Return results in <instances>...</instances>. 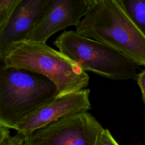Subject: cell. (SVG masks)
<instances>
[{
	"label": "cell",
	"instance_id": "cell-1",
	"mask_svg": "<svg viewBox=\"0 0 145 145\" xmlns=\"http://www.w3.org/2000/svg\"><path fill=\"white\" fill-rule=\"evenodd\" d=\"M76 32L114 49L145 66V36L118 0H92Z\"/></svg>",
	"mask_w": 145,
	"mask_h": 145
},
{
	"label": "cell",
	"instance_id": "cell-2",
	"mask_svg": "<svg viewBox=\"0 0 145 145\" xmlns=\"http://www.w3.org/2000/svg\"><path fill=\"white\" fill-rule=\"evenodd\" d=\"M0 60L3 67L21 68L45 76L56 85L58 96L85 89L88 85L89 75L77 63L46 43L14 42Z\"/></svg>",
	"mask_w": 145,
	"mask_h": 145
},
{
	"label": "cell",
	"instance_id": "cell-3",
	"mask_svg": "<svg viewBox=\"0 0 145 145\" xmlns=\"http://www.w3.org/2000/svg\"><path fill=\"white\" fill-rule=\"evenodd\" d=\"M58 95L56 85L45 76L21 68L1 66L0 126L14 129Z\"/></svg>",
	"mask_w": 145,
	"mask_h": 145
},
{
	"label": "cell",
	"instance_id": "cell-4",
	"mask_svg": "<svg viewBox=\"0 0 145 145\" xmlns=\"http://www.w3.org/2000/svg\"><path fill=\"white\" fill-rule=\"evenodd\" d=\"M59 51L84 70L112 80H137L139 65L121 52L74 31H65L53 41Z\"/></svg>",
	"mask_w": 145,
	"mask_h": 145
},
{
	"label": "cell",
	"instance_id": "cell-5",
	"mask_svg": "<svg viewBox=\"0 0 145 145\" xmlns=\"http://www.w3.org/2000/svg\"><path fill=\"white\" fill-rule=\"evenodd\" d=\"M88 112L61 118L26 136L25 145H99L104 130Z\"/></svg>",
	"mask_w": 145,
	"mask_h": 145
},
{
	"label": "cell",
	"instance_id": "cell-6",
	"mask_svg": "<svg viewBox=\"0 0 145 145\" xmlns=\"http://www.w3.org/2000/svg\"><path fill=\"white\" fill-rule=\"evenodd\" d=\"M89 92V88H85L57 96L18 123L14 130L27 136L61 118L88 112L92 108Z\"/></svg>",
	"mask_w": 145,
	"mask_h": 145
},
{
	"label": "cell",
	"instance_id": "cell-7",
	"mask_svg": "<svg viewBox=\"0 0 145 145\" xmlns=\"http://www.w3.org/2000/svg\"><path fill=\"white\" fill-rule=\"evenodd\" d=\"M92 0H50L46 10L24 41L46 43L54 33L75 27L85 15Z\"/></svg>",
	"mask_w": 145,
	"mask_h": 145
},
{
	"label": "cell",
	"instance_id": "cell-8",
	"mask_svg": "<svg viewBox=\"0 0 145 145\" xmlns=\"http://www.w3.org/2000/svg\"><path fill=\"white\" fill-rule=\"evenodd\" d=\"M50 0H21L0 28V59L11 44L24 41L44 15Z\"/></svg>",
	"mask_w": 145,
	"mask_h": 145
},
{
	"label": "cell",
	"instance_id": "cell-9",
	"mask_svg": "<svg viewBox=\"0 0 145 145\" xmlns=\"http://www.w3.org/2000/svg\"><path fill=\"white\" fill-rule=\"evenodd\" d=\"M126 14L145 36V0H118Z\"/></svg>",
	"mask_w": 145,
	"mask_h": 145
},
{
	"label": "cell",
	"instance_id": "cell-10",
	"mask_svg": "<svg viewBox=\"0 0 145 145\" xmlns=\"http://www.w3.org/2000/svg\"><path fill=\"white\" fill-rule=\"evenodd\" d=\"M26 136L22 133L11 136L10 129L0 126V145H25Z\"/></svg>",
	"mask_w": 145,
	"mask_h": 145
},
{
	"label": "cell",
	"instance_id": "cell-11",
	"mask_svg": "<svg viewBox=\"0 0 145 145\" xmlns=\"http://www.w3.org/2000/svg\"><path fill=\"white\" fill-rule=\"evenodd\" d=\"M21 0H0V28L10 19Z\"/></svg>",
	"mask_w": 145,
	"mask_h": 145
},
{
	"label": "cell",
	"instance_id": "cell-12",
	"mask_svg": "<svg viewBox=\"0 0 145 145\" xmlns=\"http://www.w3.org/2000/svg\"><path fill=\"white\" fill-rule=\"evenodd\" d=\"M99 145H119V144L113 138L108 129H104L100 135Z\"/></svg>",
	"mask_w": 145,
	"mask_h": 145
},
{
	"label": "cell",
	"instance_id": "cell-13",
	"mask_svg": "<svg viewBox=\"0 0 145 145\" xmlns=\"http://www.w3.org/2000/svg\"><path fill=\"white\" fill-rule=\"evenodd\" d=\"M137 82L140 88L142 95V100L145 105V70L138 74Z\"/></svg>",
	"mask_w": 145,
	"mask_h": 145
}]
</instances>
